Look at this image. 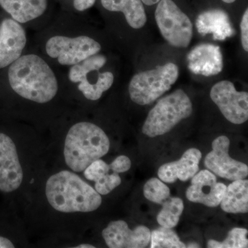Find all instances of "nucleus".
Segmentation results:
<instances>
[{
	"label": "nucleus",
	"mask_w": 248,
	"mask_h": 248,
	"mask_svg": "<svg viewBox=\"0 0 248 248\" xmlns=\"http://www.w3.org/2000/svg\"><path fill=\"white\" fill-rule=\"evenodd\" d=\"M8 78L14 92L28 100L45 104L58 91V83L53 70L38 55H26L10 65Z\"/></svg>",
	"instance_id": "1"
},
{
	"label": "nucleus",
	"mask_w": 248,
	"mask_h": 248,
	"mask_svg": "<svg viewBox=\"0 0 248 248\" xmlns=\"http://www.w3.org/2000/svg\"><path fill=\"white\" fill-rule=\"evenodd\" d=\"M46 197L52 208L61 213H90L102 203L101 195L78 174L62 170L48 178Z\"/></svg>",
	"instance_id": "2"
},
{
	"label": "nucleus",
	"mask_w": 248,
	"mask_h": 248,
	"mask_svg": "<svg viewBox=\"0 0 248 248\" xmlns=\"http://www.w3.org/2000/svg\"><path fill=\"white\" fill-rule=\"evenodd\" d=\"M110 146V140L100 127L91 122L77 123L69 129L65 139V162L73 172H83L105 156Z\"/></svg>",
	"instance_id": "3"
},
{
	"label": "nucleus",
	"mask_w": 248,
	"mask_h": 248,
	"mask_svg": "<svg viewBox=\"0 0 248 248\" xmlns=\"http://www.w3.org/2000/svg\"><path fill=\"white\" fill-rule=\"evenodd\" d=\"M192 112L190 97L183 90L178 89L161 98L151 109L142 127V133L149 138L165 135L190 117Z\"/></svg>",
	"instance_id": "4"
},
{
	"label": "nucleus",
	"mask_w": 248,
	"mask_h": 248,
	"mask_svg": "<svg viewBox=\"0 0 248 248\" xmlns=\"http://www.w3.org/2000/svg\"><path fill=\"white\" fill-rule=\"evenodd\" d=\"M179 76V67L172 62L139 73L129 84L130 99L138 105H148L169 91Z\"/></svg>",
	"instance_id": "5"
},
{
	"label": "nucleus",
	"mask_w": 248,
	"mask_h": 248,
	"mask_svg": "<svg viewBox=\"0 0 248 248\" xmlns=\"http://www.w3.org/2000/svg\"><path fill=\"white\" fill-rule=\"evenodd\" d=\"M104 55L95 54L84 61L72 66L68 78L72 82L79 84L78 89L86 99L97 101L103 93L110 89L114 82V76L111 72H100L107 63Z\"/></svg>",
	"instance_id": "6"
},
{
	"label": "nucleus",
	"mask_w": 248,
	"mask_h": 248,
	"mask_svg": "<svg viewBox=\"0 0 248 248\" xmlns=\"http://www.w3.org/2000/svg\"><path fill=\"white\" fill-rule=\"evenodd\" d=\"M155 11V20L163 37L172 46L187 48L193 35L190 18L172 0H160Z\"/></svg>",
	"instance_id": "7"
},
{
	"label": "nucleus",
	"mask_w": 248,
	"mask_h": 248,
	"mask_svg": "<svg viewBox=\"0 0 248 248\" xmlns=\"http://www.w3.org/2000/svg\"><path fill=\"white\" fill-rule=\"evenodd\" d=\"M102 49L100 44L88 36L68 37L54 36L46 45V50L50 58L57 59L63 66H74L95 55Z\"/></svg>",
	"instance_id": "8"
},
{
	"label": "nucleus",
	"mask_w": 248,
	"mask_h": 248,
	"mask_svg": "<svg viewBox=\"0 0 248 248\" xmlns=\"http://www.w3.org/2000/svg\"><path fill=\"white\" fill-rule=\"evenodd\" d=\"M210 95L227 120L234 124L247 122L248 92L236 91L232 82L223 80L214 85Z\"/></svg>",
	"instance_id": "9"
},
{
	"label": "nucleus",
	"mask_w": 248,
	"mask_h": 248,
	"mask_svg": "<svg viewBox=\"0 0 248 248\" xmlns=\"http://www.w3.org/2000/svg\"><path fill=\"white\" fill-rule=\"evenodd\" d=\"M230 144L229 139L225 135L215 139L212 143L213 150L205 156L204 164L212 172L228 180L246 179L248 175V166L231 157Z\"/></svg>",
	"instance_id": "10"
},
{
	"label": "nucleus",
	"mask_w": 248,
	"mask_h": 248,
	"mask_svg": "<svg viewBox=\"0 0 248 248\" xmlns=\"http://www.w3.org/2000/svg\"><path fill=\"white\" fill-rule=\"evenodd\" d=\"M24 172L13 139L0 133V191L11 193L22 185Z\"/></svg>",
	"instance_id": "11"
},
{
	"label": "nucleus",
	"mask_w": 248,
	"mask_h": 248,
	"mask_svg": "<svg viewBox=\"0 0 248 248\" xmlns=\"http://www.w3.org/2000/svg\"><path fill=\"white\" fill-rule=\"evenodd\" d=\"M151 233L146 226H139L131 230L126 222L118 220L111 221L102 234L108 248H143L151 242Z\"/></svg>",
	"instance_id": "12"
},
{
	"label": "nucleus",
	"mask_w": 248,
	"mask_h": 248,
	"mask_svg": "<svg viewBox=\"0 0 248 248\" xmlns=\"http://www.w3.org/2000/svg\"><path fill=\"white\" fill-rule=\"evenodd\" d=\"M227 186L218 183L217 177L208 170H203L192 178L191 185L186 191L187 200L215 208L221 203Z\"/></svg>",
	"instance_id": "13"
},
{
	"label": "nucleus",
	"mask_w": 248,
	"mask_h": 248,
	"mask_svg": "<svg viewBox=\"0 0 248 248\" xmlns=\"http://www.w3.org/2000/svg\"><path fill=\"white\" fill-rule=\"evenodd\" d=\"M27 45L24 28L13 19L0 24V69L10 66L22 55Z\"/></svg>",
	"instance_id": "14"
},
{
	"label": "nucleus",
	"mask_w": 248,
	"mask_h": 248,
	"mask_svg": "<svg viewBox=\"0 0 248 248\" xmlns=\"http://www.w3.org/2000/svg\"><path fill=\"white\" fill-rule=\"evenodd\" d=\"M187 60L189 70L195 75L210 77L217 76L223 71V54L217 45H198L191 50Z\"/></svg>",
	"instance_id": "15"
},
{
	"label": "nucleus",
	"mask_w": 248,
	"mask_h": 248,
	"mask_svg": "<svg viewBox=\"0 0 248 248\" xmlns=\"http://www.w3.org/2000/svg\"><path fill=\"white\" fill-rule=\"evenodd\" d=\"M202 158L200 150L190 148L178 161L163 164L158 170V177L163 182L168 184H172L178 179L186 182L198 172Z\"/></svg>",
	"instance_id": "16"
},
{
	"label": "nucleus",
	"mask_w": 248,
	"mask_h": 248,
	"mask_svg": "<svg viewBox=\"0 0 248 248\" xmlns=\"http://www.w3.org/2000/svg\"><path fill=\"white\" fill-rule=\"evenodd\" d=\"M196 28L202 35H213L214 40L224 41L235 35L229 16L221 9H212L202 13L196 21Z\"/></svg>",
	"instance_id": "17"
},
{
	"label": "nucleus",
	"mask_w": 248,
	"mask_h": 248,
	"mask_svg": "<svg viewBox=\"0 0 248 248\" xmlns=\"http://www.w3.org/2000/svg\"><path fill=\"white\" fill-rule=\"evenodd\" d=\"M84 177L94 182V189L100 195H108L122 183L120 174L111 164L99 159L84 170Z\"/></svg>",
	"instance_id": "18"
},
{
	"label": "nucleus",
	"mask_w": 248,
	"mask_h": 248,
	"mask_svg": "<svg viewBox=\"0 0 248 248\" xmlns=\"http://www.w3.org/2000/svg\"><path fill=\"white\" fill-rule=\"evenodd\" d=\"M0 6L15 21L24 24L45 14L48 0H0Z\"/></svg>",
	"instance_id": "19"
},
{
	"label": "nucleus",
	"mask_w": 248,
	"mask_h": 248,
	"mask_svg": "<svg viewBox=\"0 0 248 248\" xmlns=\"http://www.w3.org/2000/svg\"><path fill=\"white\" fill-rule=\"evenodd\" d=\"M103 7L112 12H121L134 29L144 27L147 16L141 0H101Z\"/></svg>",
	"instance_id": "20"
},
{
	"label": "nucleus",
	"mask_w": 248,
	"mask_h": 248,
	"mask_svg": "<svg viewBox=\"0 0 248 248\" xmlns=\"http://www.w3.org/2000/svg\"><path fill=\"white\" fill-rule=\"evenodd\" d=\"M221 208L227 213H247L248 212V181L237 179L226 187L222 198Z\"/></svg>",
	"instance_id": "21"
},
{
	"label": "nucleus",
	"mask_w": 248,
	"mask_h": 248,
	"mask_svg": "<svg viewBox=\"0 0 248 248\" xmlns=\"http://www.w3.org/2000/svg\"><path fill=\"white\" fill-rule=\"evenodd\" d=\"M162 205V209L156 217V221L160 226L164 228H174L179 223L181 215L184 212V202L179 197H169Z\"/></svg>",
	"instance_id": "22"
},
{
	"label": "nucleus",
	"mask_w": 248,
	"mask_h": 248,
	"mask_svg": "<svg viewBox=\"0 0 248 248\" xmlns=\"http://www.w3.org/2000/svg\"><path fill=\"white\" fill-rule=\"evenodd\" d=\"M151 248H184L187 247L182 242L172 228L161 226L151 233Z\"/></svg>",
	"instance_id": "23"
},
{
	"label": "nucleus",
	"mask_w": 248,
	"mask_h": 248,
	"mask_svg": "<svg viewBox=\"0 0 248 248\" xmlns=\"http://www.w3.org/2000/svg\"><path fill=\"white\" fill-rule=\"evenodd\" d=\"M248 230L244 228H233L228 236L222 242L209 240V248H245L248 247Z\"/></svg>",
	"instance_id": "24"
},
{
	"label": "nucleus",
	"mask_w": 248,
	"mask_h": 248,
	"mask_svg": "<svg viewBox=\"0 0 248 248\" xmlns=\"http://www.w3.org/2000/svg\"><path fill=\"white\" fill-rule=\"evenodd\" d=\"M143 195L150 202L162 205L169 198L170 192L169 187L161 179L152 178L145 184Z\"/></svg>",
	"instance_id": "25"
},
{
	"label": "nucleus",
	"mask_w": 248,
	"mask_h": 248,
	"mask_svg": "<svg viewBox=\"0 0 248 248\" xmlns=\"http://www.w3.org/2000/svg\"><path fill=\"white\" fill-rule=\"evenodd\" d=\"M112 167L115 170L116 172L124 173L127 172L131 167V161L128 156L125 155H121L117 156V158L112 163H111Z\"/></svg>",
	"instance_id": "26"
},
{
	"label": "nucleus",
	"mask_w": 248,
	"mask_h": 248,
	"mask_svg": "<svg viewBox=\"0 0 248 248\" xmlns=\"http://www.w3.org/2000/svg\"><path fill=\"white\" fill-rule=\"evenodd\" d=\"M241 40L243 48L246 52L248 51V9H246L241 19Z\"/></svg>",
	"instance_id": "27"
},
{
	"label": "nucleus",
	"mask_w": 248,
	"mask_h": 248,
	"mask_svg": "<svg viewBox=\"0 0 248 248\" xmlns=\"http://www.w3.org/2000/svg\"><path fill=\"white\" fill-rule=\"evenodd\" d=\"M96 0H73V6L78 11H84L92 7Z\"/></svg>",
	"instance_id": "28"
},
{
	"label": "nucleus",
	"mask_w": 248,
	"mask_h": 248,
	"mask_svg": "<svg viewBox=\"0 0 248 248\" xmlns=\"http://www.w3.org/2000/svg\"><path fill=\"white\" fill-rule=\"evenodd\" d=\"M15 246L11 240L0 235V248H14Z\"/></svg>",
	"instance_id": "29"
},
{
	"label": "nucleus",
	"mask_w": 248,
	"mask_h": 248,
	"mask_svg": "<svg viewBox=\"0 0 248 248\" xmlns=\"http://www.w3.org/2000/svg\"><path fill=\"white\" fill-rule=\"evenodd\" d=\"M141 1L143 4L148 5V6H152V5H154L159 2L160 0H141Z\"/></svg>",
	"instance_id": "30"
},
{
	"label": "nucleus",
	"mask_w": 248,
	"mask_h": 248,
	"mask_svg": "<svg viewBox=\"0 0 248 248\" xmlns=\"http://www.w3.org/2000/svg\"><path fill=\"white\" fill-rule=\"evenodd\" d=\"M75 248H94V246H93V245L91 244H80L78 245V246H76V247H74Z\"/></svg>",
	"instance_id": "31"
},
{
	"label": "nucleus",
	"mask_w": 248,
	"mask_h": 248,
	"mask_svg": "<svg viewBox=\"0 0 248 248\" xmlns=\"http://www.w3.org/2000/svg\"><path fill=\"white\" fill-rule=\"evenodd\" d=\"M223 2L227 3V4H231V3L234 2L236 0H222Z\"/></svg>",
	"instance_id": "32"
},
{
	"label": "nucleus",
	"mask_w": 248,
	"mask_h": 248,
	"mask_svg": "<svg viewBox=\"0 0 248 248\" xmlns=\"http://www.w3.org/2000/svg\"><path fill=\"white\" fill-rule=\"evenodd\" d=\"M188 248H200V246L197 244H189Z\"/></svg>",
	"instance_id": "33"
}]
</instances>
